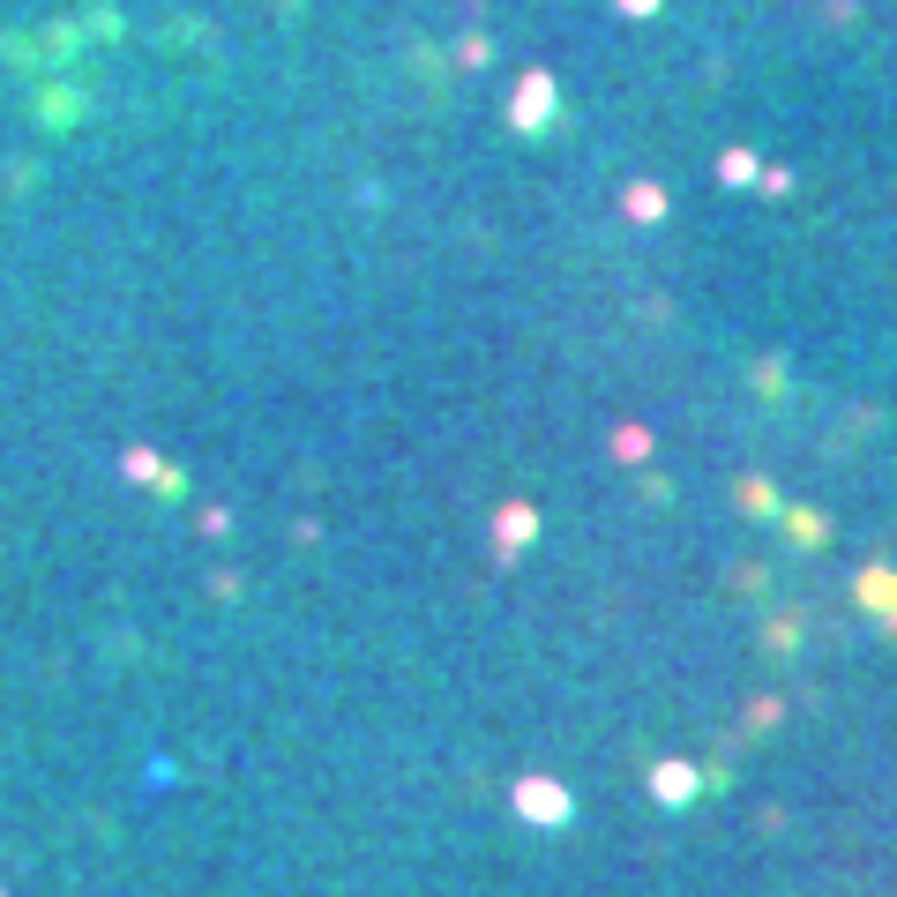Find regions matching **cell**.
<instances>
[{
	"mask_svg": "<svg viewBox=\"0 0 897 897\" xmlns=\"http://www.w3.org/2000/svg\"><path fill=\"white\" fill-rule=\"evenodd\" d=\"M546 105H554V90H546V75H531V83L516 90V128H539Z\"/></svg>",
	"mask_w": 897,
	"mask_h": 897,
	"instance_id": "1",
	"label": "cell"
}]
</instances>
